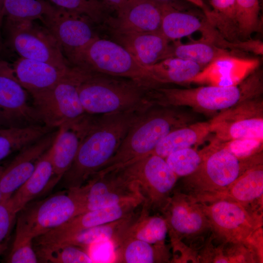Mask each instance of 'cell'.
<instances>
[{"instance_id":"obj_1","label":"cell","mask_w":263,"mask_h":263,"mask_svg":"<svg viewBox=\"0 0 263 263\" xmlns=\"http://www.w3.org/2000/svg\"><path fill=\"white\" fill-rule=\"evenodd\" d=\"M149 107L92 115L71 167L63 176L67 188L84 184L114 155L130 127Z\"/></svg>"},{"instance_id":"obj_2","label":"cell","mask_w":263,"mask_h":263,"mask_svg":"<svg viewBox=\"0 0 263 263\" xmlns=\"http://www.w3.org/2000/svg\"><path fill=\"white\" fill-rule=\"evenodd\" d=\"M262 90L261 73L255 71L235 85H207L188 89L158 87L150 89L147 96L153 105L189 107L198 112L210 114L225 111L244 101L257 97Z\"/></svg>"},{"instance_id":"obj_3","label":"cell","mask_w":263,"mask_h":263,"mask_svg":"<svg viewBox=\"0 0 263 263\" xmlns=\"http://www.w3.org/2000/svg\"><path fill=\"white\" fill-rule=\"evenodd\" d=\"M159 107L151 106L140 114L114 155L94 175L116 171L148 155L168 133L189 121L173 107Z\"/></svg>"},{"instance_id":"obj_4","label":"cell","mask_w":263,"mask_h":263,"mask_svg":"<svg viewBox=\"0 0 263 263\" xmlns=\"http://www.w3.org/2000/svg\"><path fill=\"white\" fill-rule=\"evenodd\" d=\"M246 158L236 156L225 145L214 143L204 150L197 169L185 177L183 193L196 202L207 203L223 199L231 184L243 172L262 161L256 155Z\"/></svg>"},{"instance_id":"obj_5","label":"cell","mask_w":263,"mask_h":263,"mask_svg":"<svg viewBox=\"0 0 263 263\" xmlns=\"http://www.w3.org/2000/svg\"><path fill=\"white\" fill-rule=\"evenodd\" d=\"M78 70L77 91L86 113H115L153 105L149 89L132 79Z\"/></svg>"},{"instance_id":"obj_6","label":"cell","mask_w":263,"mask_h":263,"mask_svg":"<svg viewBox=\"0 0 263 263\" xmlns=\"http://www.w3.org/2000/svg\"><path fill=\"white\" fill-rule=\"evenodd\" d=\"M66 58L80 70L127 78L153 88L146 68L116 41L98 37Z\"/></svg>"},{"instance_id":"obj_7","label":"cell","mask_w":263,"mask_h":263,"mask_svg":"<svg viewBox=\"0 0 263 263\" xmlns=\"http://www.w3.org/2000/svg\"><path fill=\"white\" fill-rule=\"evenodd\" d=\"M86 187L67 188L32 206L24 207L17 218L16 231L34 239L84 212Z\"/></svg>"},{"instance_id":"obj_8","label":"cell","mask_w":263,"mask_h":263,"mask_svg":"<svg viewBox=\"0 0 263 263\" xmlns=\"http://www.w3.org/2000/svg\"><path fill=\"white\" fill-rule=\"evenodd\" d=\"M6 44L21 57L51 64L62 69L71 66L57 41L36 20L3 19Z\"/></svg>"},{"instance_id":"obj_9","label":"cell","mask_w":263,"mask_h":263,"mask_svg":"<svg viewBox=\"0 0 263 263\" xmlns=\"http://www.w3.org/2000/svg\"><path fill=\"white\" fill-rule=\"evenodd\" d=\"M78 71L70 74L52 88L30 94L32 103L42 124L56 129L85 113L77 91Z\"/></svg>"},{"instance_id":"obj_10","label":"cell","mask_w":263,"mask_h":263,"mask_svg":"<svg viewBox=\"0 0 263 263\" xmlns=\"http://www.w3.org/2000/svg\"><path fill=\"white\" fill-rule=\"evenodd\" d=\"M118 170L137 183L150 209L163 211L178 178L165 158L149 154Z\"/></svg>"},{"instance_id":"obj_11","label":"cell","mask_w":263,"mask_h":263,"mask_svg":"<svg viewBox=\"0 0 263 263\" xmlns=\"http://www.w3.org/2000/svg\"><path fill=\"white\" fill-rule=\"evenodd\" d=\"M263 101L257 97L220 113L210 121L215 142L263 139Z\"/></svg>"},{"instance_id":"obj_12","label":"cell","mask_w":263,"mask_h":263,"mask_svg":"<svg viewBox=\"0 0 263 263\" xmlns=\"http://www.w3.org/2000/svg\"><path fill=\"white\" fill-rule=\"evenodd\" d=\"M200 204L209 226L228 242H248L261 226L259 220L248 207L234 201L220 199Z\"/></svg>"},{"instance_id":"obj_13","label":"cell","mask_w":263,"mask_h":263,"mask_svg":"<svg viewBox=\"0 0 263 263\" xmlns=\"http://www.w3.org/2000/svg\"><path fill=\"white\" fill-rule=\"evenodd\" d=\"M12 65L0 59V122L4 127L43 125Z\"/></svg>"},{"instance_id":"obj_14","label":"cell","mask_w":263,"mask_h":263,"mask_svg":"<svg viewBox=\"0 0 263 263\" xmlns=\"http://www.w3.org/2000/svg\"><path fill=\"white\" fill-rule=\"evenodd\" d=\"M84 184V212L123 203L141 201L145 198L137 183L120 170L103 175H92Z\"/></svg>"},{"instance_id":"obj_15","label":"cell","mask_w":263,"mask_h":263,"mask_svg":"<svg viewBox=\"0 0 263 263\" xmlns=\"http://www.w3.org/2000/svg\"><path fill=\"white\" fill-rule=\"evenodd\" d=\"M67 57L98 37L88 17L54 6L40 20Z\"/></svg>"},{"instance_id":"obj_16","label":"cell","mask_w":263,"mask_h":263,"mask_svg":"<svg viewBox=\"0 0 263 263\" xmlns=\"http://www.w3.org/2000/svg\"><path fill=\"white\" fill-rule=\"evenodd\" d=\"M143 203L141 201L126 202L86 211L35 238V245L59 244L82 230L119 219L134 211Z\"/></svg>"},{"instance_id":"obj_17","label":"cell","mask_w":263,"mask_h":263,"mask_svg":"<svg viewBox=\"0 0 263 263\" xmlns=\"http://www.w3.org/2000/svg\"><path fill=\"white\" fill-rule=\"evenodd\" d=\"M57 132L58 128L24 147L3 168L0 176L2 202L10 198L32 175L43 155L52 146Z\"/></svg>"},{"instance_id":"obj_18","label":"cell","mask_w":263,"mask_h":263,"mask_svg":"<svg viewBox=\"0 0 263 263\" xmlns=\"http://www.w3.org/2000/svg\"><path fill=\"white\" fill-rule=\"evenodd\" d=\"M108 21L113 33H145L160 31V4L151 0H130Z\"/></svg>"},{"instance_id":"obj_19","label":"cell","mask_w":263,"mask_h":263,"mask_svg":"<svg viewBox=\"0 0 263 263\" xmlns=\"http://www.w3.org/2000/svg\"><path fill=\"white\" fill-rule=\"evenodd\" d=\"M91 117V114L86 113L58 128L57 135L51 148L54 169L53 187L62 179L73 163Z\"/></svg>"},{"instance_id":"obj_20","label":"cell","mask_w":263,"mask_h":263,"mask_svg":"<svg viewBox=\"0 0 263 263\" xmlns=\"http://www.w3.org/2000/svg\"><path fill=\"white\" fill-rule=\"evenodd\" d=\"M163 211L168 229L173 235L199 234L209 226L201 204L183 193L170 196Z\"/></svg>"},{"instance_id":"obj_21","label":"cell","mask_w":263,"mask_h":263,"mask_svg":"<svg viewBox=\"0 0 263 263\" xmlns=\"http://www.w3.org/2000/svg\"><path fill=\"white\" fill-rule=\"evenodd\" d=\"M259 65L258 58L234 55L223 56L206 66L189 82L219 86L237 85L255 71Z\"/></svg>"},{"instance_id":"obj_22","label":"cell","mask_w":263,"mask_h":263,"mask_svg":"<svg viewBox=\"0 0 263 263\" xmlns=\"http://www.w3.org/2000/svg\"><path fill=\"white\" fill-rule=\"evenodd\" d=\"M21 85L30 94L52 88L72 70L38 60L19 57L12 65Z\"/></svg>"},{"instance_id":"obj_23","label":"cell","mask_w":263,"mask_h":263,"mask_svg":"<svg viewBox=\"0 0 263 263\" xmlns=\"http://www.w3.org/2000/svg\"><path fill=\"white\" fill-rule=\"evenodd\" d=\"M116 42L145 67L167 58L169 41L160 31L145 33H113Z\"/></svg>"},{"instance_id":"obj_24","label":"cell","mask_w":263,"mask_h":263,"mask_svg":"<svg viewBox=\"0 0 263 263\" xmlns=\"http://www.w3.org/2000/svg\"><path fill=\"white\" fill-rule=\"evenodd\" d=\"M51 148L43 155L32 175L8 199L17 213L33 199L53 187Z\"/></svg>"},{"instance_id":"obj_25","label":"cell","mask_w":263,"mask_h":263,"mask_svg":"<svg viewBox=\"0 0 263 263\" xmlns=\"http://www.w3.org/2000/svg\"><path fill=\"white\" fill-rule=\"evenodd\" d=\"M160 4L162 18L160 32L169 40L175 41L199 31L202 35L213 27L194 15L167 4Z\"/></svg>"},{"instance_id":"obj_26","label":"cell","mask_w":263,"mask_h":263,"mask_svg":"<svg viewBox=\"0 0 263 263\" xmlns=\"http://www.w3.org/2000/svg\"><path fill=\"white\" fill-rule=\"evenodd\" d=\"M140 213L133 211L117 220L82 230L59 244L73 245L84 248L94 244L109 242L115 247Z\"/></svg>"},{"instance_id":"obj_27","label":"cell","mask_w":263,"mask_h":263,"mask_svg":"<svg viewBox=\"0 0 263 263\" xmlns=\"http://www.w3.org/2000/svg\"><path fill=\"white\" fill-rule=\"evenodd\" d=\"M145 68L156 88L161 84L189 82L201 71L202 66L192 61L168 57Z\"/></svg>"},{"instance_id":"obj_28","label":"cell","mask_w":263,"mask_h":263,"mask_svg":"<svg viewBox=\"0 0 263 263\" xmlns=\"http://www.w3.org/2000/svg\"><path fill=\"white\" fill-rule=\"evenodd\" d=\"M210 132V121L187 125L168 133L150 154H156L165 159L173 152L201 143Z\"/></svg>"},{"instance_id":"obj_29","label":"cell","mask_w":263,"mask_h":263,"mask_svg":"<svg viewBox=\"0 0 263 263\" xmlns=\"http://www.w3.org/2000/svg\"><path fill=\"white\" fill-rule=\"evenodd\" d=\"M231 55L236 56L234 52L229 51L203 37L199 40L186 44L178 40L173 41L169 45L167 58L177 57L192 61L203 67L218 58Z\"/></svg>"},{"instance_id":"obj_30","label":"cell","mask_w":263,"mask_h":263,"mask_svg":"<svg viewBox=\"0 0 263 263\" xmlns=\"http://www.w3.org/2000/svg\"><path fill=\"white\" fill-rule=\"evenodd\" d=\"M149 210L148 205L144 202L138 218L125 230L115 247L129 239H138L153 244L164 245L169 230L166 219L160 216H150Z\"/></svg>"},{"instance_id":"obj_31","label":"cell","mask_w":263,"mask_h":263,"mask_svg":"<svg viewBox=\"0 0 263 263\" xmlns=\"http://www.w3.org/2000/svg\"><path fill=\"white\" fill-rule=\"evenodd\" d=\"M263 194L262 163L246 170L231 184L223 199H226L248 207Z\"/></svg>"},{"instance_id":"obj_32","label":"cell","mask_w":263,"mask_h":263,"mask_svg":"<svg viewBox=\"0 0 263 263\" xmlns=\"http://www.w3.org/2000/svg\"><path fill=\"white\" fill-rule=\"evenodd\" d=\"M114 248L113 263H153L162 262L167 258L165 245L136 239L125 240Z\"/></svg>"},{"instance_id":"obj_33","label":"cell","mask_w":263,"mask_h":263,"mask_svg":"<svg viewBox=\"0 0 263 263\" xmlns=\"http://www.w3.org/2000/svg\"><path fill=\"white\" fill-rule=\"evenodd\" d=\"M54 130L43 125L0 128V161Z\"/></svg>"},{"instance_id":"obj_34","label":"cell","mask_w":263,"mask_h":263,"mask_svg":"<svg viewBox=\"0 0 263 263\" xmlns=\"http://www.w3.org/2000/svg\"><path fill=\"white\" fill-rule=\"evenodd\" d=\"M213 9L205 15L206 19L226 40H239L236 18V0H210Z\"/></svg>"},{"instance_id":"obj_35","label":"cell","mask_w":263,"mask_h":263,"mask_svg":"<svg viewBox=\"0 0 263 263\" xmlns=\"http://www.w3.org/2000/svg\"><path fill=\"white\" fill-rule=\"evenodd\" d=\"M54 6L45 0H4L3 20L40 21Z\"/></svg>"},{"instance_id":"obj_36","label":"cell","mask_w":263,"mask_h":263,"mask_svg":"<svg viewBox=\"0 0 263 263\" xmlns=\"http://www.w3.org/2000/svg\"><path fill=\"white\" fill-rule=\"evenodd\" d=\"M35 252L38 260L46 263L94 262L89 254L83 248L73 245H37Z\"/></svg>"},{"instance_id":"obj_37","label":"cell","mask_w":263,"mask_h":263,"mask_svg":"<svg viewBox=\"0 0 263 263\" xmlns=\"http://www.w3.org/2000/svg\"><path fill=\"white\" fill-rule=\"evenodd\" d=\"M236 18L239 40L246 39L261 31L259 0H236Z\"/></svg>"},{"instance_id":"obj_38","label":"cell","mask_w":263,"mask_h":263,"mask_svg":"<svg viewBox=\"0 0 263 263\" xmlns=\"http://www.w3.org/2000/svg\"><path fill=\"white\" fill-rule=\"evenodd\" d=\"M203 154L204 150L199 151L191 147L173 152L165 160L178 177H186L197 169L203 160Z\"/></svg>"},{"instance_id":"obj_39","label":"cell","mask_w":263,"mask_h":263,"mask_svg":"<svg viewBox=\"0 0 263 263\" xmlns=\"http://www.w3.org/2000/svg\"><path fill=\"white\" fill-rule=\"evenodd\" d=\"M54 5L65 10L84 15L94 23H100L105 19L107 9L99 0H49Z\"/></svg>"},{"instance_id":"obj_40","label":"cell","mask_w":263,"mask_h":263,"mask_svg":"<svg viewBox=\"0 0 263 263\" xmlns=\"http://www.w3.org/2000/svg\"><path fill=\"white\" fill-rule=\"evenodd\" d=\"M34 238L16 231L12 247L7 258L10 263H35L38 260L33 248Z\"/></svg>"},{"instance_id":"obj_41","label":"cell","mask_w":263,"mask_h":263,"mask_svg":"<svg viewBox=\"0 0 263 263\" xmlns=\"http://www.w3.org/2000/svg\"><path fill=\"white\" fill-rule=\"evenodd\" d=\"M17 214L8 199L0 203V256L8 247Z\"/></svg>"},{"instance_id":"obj_42","label":"cell","mask_w":263,"mask_h":263,"mask_svg":"<svg viewBox=\"0 0 263 263\" xmlns=\"http://www.w3.org/2000/svg\"><path fill=\"white\" fill-rule=\"evenodd\" d=\"M224 144L236 156L246 158L255 155V152L263 145V140L257 139H242L226 142Z\"/></svg>"},{"instance_id":"obj_43","label":"cell","mask_w":263,"mask_h":263,"mask_svg":"<svg viewBox=\"0 0 263 263\" xmlns=\"http://www.w3.org/2000/svg\"><path fill=\"white\" fill-rule=\"evenodd\" d=\"M130 0H102L107 8H110L116 11Z\"/></svg>"},{"instance_id":"obj_44","label":"cell","mask_w":263,"mask_h":263,"mask_svg":"<svg viewBox=\"0 0 263 263\" xmlns=\"http://www.w3.org/2000/svg\"><path fill=\"white\" fill-rule=\"evenodd\" d=\"M161 4H167L176 9L181 10L183 8V1L184 0H151Z\"/></svg>"},{"instance_id":"obj_45","label":"cell","mask_w":263,"mask_h":263,"mask_svg":"<svg viewBox=\"0 0 263 263\" xmlns=\"http://www.w3.org/2000/svg\"><path fill=\"white\" fill-rule=\"evenodd\" d=\"M186 1L189 2L194 5L201 8L204 11L205 14L209 12L210 10L205 4L203 0H184Z\"/></svg>"},{"instance_id":"obj_46","label":"cell","mask_w":263,"mask_h":263,"mask_svg":"<svg viewBox=\"0 0 263 263\" xmlns=\"http://www.w3.org/2000/svg\"><path fill=\"white\" fill-rule=\"evenodd\" d=\"M4 0H0V31L3 22V8Z\"/></svg>"},{"instance_id":"obj_47","label":"cell","mask_w":263,"mask_h":263,"mask_svg":"<svg viewBox=\"0 0 263 263\" xmlns=\"http://www.w3.org/2000/svg\"><path fill=\"white\" fill-rule=\"evenodd\" d=\"M4 45L3 44L1 39L0 38V56L2 54L3 49H4Z\"/></svg>"},{"instance_id":"obj_48","label":"cell","mask_w":263,"mask_h":263,"mask_svg":"<svg viewBox=\"0 0 263 263\" xmlns=\"http://www.w3.org/2000/svg\"><path fill=\"white\" fill-rule=\"evenodd\" d=\"M3 168L1 166H0V174H1V173L3 170ZM2 202V194H1V190H0V203Z\"/></svg>"},{"instance_id":"obj_49","label":"cell","mask_w":263,"mask_h":263,"mask_svg":"<svg viewBox=\"0 0 263 263\" xmlns=\"http://www.w3.org/2000/svg\"><path fill=\"white\" fill-rule=\"evenodd\" d=\"M4 127L3 126V125L1 124V123L0 122V128H3Z\"/></svg>"}]
</instances>
